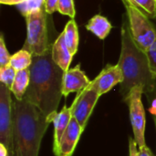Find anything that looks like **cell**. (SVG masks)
<instances>
[{
  "mask_svg": "<svg viewBox=\"0 0 156 156\" xmlns=\"http://www.w3.org/2000/svg\"><path fill=\"white\" fill-rule=\"evenodd\" d=\"M30 82L25 98L40 110L51 123L58 113L62 94L64 72L52 59L51 51L33 57L29 68Z\"/></svg>",
  "mask_w": 156,
  "mask_h": 156,
  "instance_id": "obj_1",
  "label": "cell"
},
{
  "mask_svg": "<svg viewBox=\"0 0 156 156\" xmlns=\"http://www.w3.org/2000/svg\"><path fill=\"white\" fill-rule=\"evenodd\" d=\"M50 122L47 116L25 97L13 101L15 156H38L42 138Z\"/></svg>",
  "mask_w": 156,
  "mask_h": 156,
  "instance_id": "obj_2",
  "label": "cell"
},
{
  "mask_svg": "<svg viewBox=\"0 0 156 156\" xmlns=\"http://www.w3.org/2000/svg\"><path fill=\"white\" fill-rule=\"evenodd\" d=\"M118 65L123 75V81L120 84V92L123 99L137 86L144 89L145 95L154 90L156 76L151 71L146 52L135 44L127 22L122 27V48Z\"/></svg>",
  "mask_w": 156,
  "mask_h": 156,
  "instance_id": "obj_3",
  "label": "cell"
},
{
  "mask_svg": "<svg viewBox=\"0 0 156 156\" xmlns=\"http://www.w3.org/2000/svg\"><path fill=\"white\" fill-rule=\"evenodd\" d=\"M47 12L44 7L31 11L26 17L27 38L23 48L33 57L44 56L51 51L48 41Z\"/></svg>",
  "mask_w": 156,
  "mask_h": 156,
  "instance_id": "obj_4",
  "label": "cell"
},
{
  "mask_svg": "<svg viewBox=\"0 0 156 156\" xmlns=\"http://www.w3.org/2000/svg\"><path fill=\"white\" fill-rule=\"evenodd\" d=\"M127 12L132 37L135 44L144 52L156 39V29L150 17L130 0H122Z\"/></svg>",
  "mask_w": 156,
  "mask_h": 156,
  "instance_id": "obj_5",
  "label": "cell"
},
{
  "mask_svg": "<svg viewBox=\"0 0 156 156\" xmlns=\"http://www.w3.org/2000/svg\"><path fill=\"white\" fill-rule=\"evenodd\" d=\"M144 94V89L142 87H134L130 93L123 99L129 107L130 120L133 131L134 140L138 145V148H142L146 145L145 143V111L142 101V95Z\"/></svg>",
  "mask_w": 156,
  "mask_h": 156,
  "instance_id": "obj_6",
  "label": "cell"
},
{
  "mask_svg": "<svg viewBox=\"0 0 156 156\" xmlns=\"http://www.w3.org/2000/svg\"><path fill=\"white\" fill-rule=\"evenodd\" d=\"M11 90L1 83L0 85V143L15 156L13 135V101Z\"/></svg>",
  "mask_w": 156,
  "mask_h": 156,
  "instance_id": "obj_7",
  "label": "cell"
},
{
  "mask_svg": "<svg viewBox=\"0 0 156 156\" xmlns=\"http://www.w3.org/2000/svg\"><path fill=\"white\" fill-rule=\"evenodd\" d=\"M100 97L101 95L95 90L87 87L77 93L69 107L72 117L77 120L83 129H85Z\"/></svg>",
  "mask_w": 156,
  "mask_h": 156,
  "instance_id": "obj_8",
  "label": "cell"
},
{
  "mask_svg": "<svg viewBox=\"0 0 156 156\" xmlns=\"http://www.w3.org/2000/svg\"><path fill=\"white\" fill-rule=\"evenodd\" d=\"M123 81L122 71L118 64H108L100 74L91 80L89 88L95 90L101 96L109 92L114 86L121 84Z\"/></svg>",
  "mask_w": 156,
  "mask_h": 156,
  "instance_id": "obj_9",
  "label": "cell"
},
{
  "mask_svg": "<svg viewBox=\"0 0 156 156\" xmlns=\"http://www.w3.org/2000/svg\"><path fill=\"white\" fill-rule=\"evenodd\" d=\"M91 80H89L85 72L80 69V64L64 72L62 80V94L67 98L72 92H80L85 90Z\"/></svg>",
  "mask_w": 156,
  "mask_h": 156,
  "instance_id": "obj_10",
  "label": "cell"
},
{
  "mask_svg": "<svg viewBox=\"0 0 156 156\" xmlns=\"http://www.w3.org/2000/svg\"><path fill=\"white\" fill-rule=\"evenodd\" d=\"M83 128L77 122L75 118H71L70 122L64 132L61 140L59 142L58 147L54 152L56 156H71L73 154L76 146L80 141Z\"/></svg>",
  "mask_w": 156,
  "mask_h": 156,
  "instance_id": "obj_11",
  "label": "cell"
},
{
  "mask_svg": "<svg viewBox=\"0 0 156 156\" xmlns=\"http://www.w3.org/2000/svg\"><path fill=\"white\" fill-rule=\"evenodd\" d=\"M51 57L53 61L63 70L69 69V65L72 61L73 55L69 51L64 40V35L61 33L51 48Z\"/></svg>",
  "mask_w": 156,
  "mask_h": 156,
  "instance_id": "obj_12",
  "label": "cell"
},
{
  "mask_svg": "<svg viewBox=\"0 0 156 156\" xmlns=\"http://www.w3.org/2000/svg\"><path fill=\"white\" fill-rule=\"evenodd\" d=\"M72 118L71 112L69 107H67L66 105L61 109L59 112L56 114V116L53 119V124H54V144H53V152H56V150L58 147L59 142L61 140V137L68 128L70 120Z\"/></svg>",
  "mask_w": 156,
  "mask_h": 156,
  "instance_id": "obj_13",
  "label": "cell"
},
{
  "mask_svg": "<svg viewBox=\"0 0 156 156\" xmlns=\"http://www.w3.org/2000/svg\"><path fill=\"white\" fill-rule=\"evenodd\" d=\"M87 30L93 33L100 39H104L110 34L112 26L107 17L101 15H95L86 25Z\"/></svg>",
  "mask_w": 156,
  "mask_h": 156,
  "instance_id": "obj_14",
  "label": "cell"
},
{
  "mask_svg": "<svg viewBox=\"0 0 156 156\" xmlns=\"http://www.w3.org/2000/svg\"><path fill=\"white\" fill-rule=\"evenodd\" d=\"M30 82V71L29 69L19 70L16 72L15 80L11 87V92L14 94L15 99L17 101H21L24 99L27 90L28 89Z\"/></svg>",
  "mask_w": 156,
  "mask_h": 156,
  "instance_id": "obj_15",
  "label": "cell"
},
{
  "mask_svg": "<svg viewBox=\"0 0 156 156\" xmlns=\"http://www.w3.org/2000/svg\"><path fill=\"white\" fill-rule=\"evenodd\" d=\"M62 33L64 35L66 45L68 46L71 54L74 56L77 53L79 48V29L74 19L69 20L66 24Z\"/></svg>",
  "mask_w": 156,
  "mask_h": 156,
  "instance_id": "obj_16",
  "label": "cell"
},
{
  "mask_svg": "<svg viewBox=\"0 0 156 156\" xmlns=\"http://www.w3.org/2000/svg\"><path fill=\"white\" fill-rule=\"evenodd\" d=\"M33 60V56L27 50L22 48L11 56L9 65L12 66L16 71L27 69L30 68Z\"/></svg>",
  "mask_w": 156,
  "mask_h": 156,
  "instance_id": "obj_17",
  "label": "cell"
},
{
  "mask_svg": "<svg viewBox=\"0 0 156 156\" xmlns=\"http://www.w3.org/2000/svg\"><path fill=\"white\" fill-rule=\"evenodd\" d=\"M16 70L10 65L0 68V81L8 89H11L13 82L15 80Z\"/></svg>",
  "mask_w": 156,
  "mask_h": 156,
  "instance_id": "obj_18",
  "label": "cell"
},
{
  "mask_svg": "<svg viewBox=\"0 0 156 156\" xmlns=\"http://www.w3.org/2000/svg\"><path fill=\"white\" fill-rule=\"evenodd\" d=\"M149 17H156V0H130Z\"/></svg>",
  "mask_w": 156,
  "mask_h": 156,
  "instance_id": "obj_19",
  "label": "cell"
},
{
  "mask_svg": "<svg viewBox=\"0 0 156 156\" xmlns=\"http://www.w3.org/2000/svg\"><path fill=\"white\" fill-rule=\"evenodd\" d=\"M57 11L59 12L61 15L68 16L74 19V16L76 15L74 0H59Z\"/></svg>",
  "mask_w": 156,
  "mask_h": 156,
  "instance_id": "obj_20",
  "label": "cell"
},
{
  "mask_svg": "<svg viewBox=\"0 0 156 156\" xmlns=\"http://www.w3.org/2000/svg\"><path fill=\"white\" fill-rule=\"evenodd\" d=\"M11 58V55L9 54L7 48L5 43L4 35L1 34L0 36V68L9 65Z\"/></svg>",
  "mask_w": 156,
  "mask_h": 156,
  "instance_id": "obj_21",
  "label": "cell"
},
{
  "mask_svg": "<svg viewBox=\"0 0 156 156\" xmlns=\"http://www.w3.org/2000/svg\"><path fill=\"white\" fill-rule=\"evenodd\" d=\"M151 71L156 76V39L146 51Z\"/></svg>",
  "mask_w": 156,
  "mask_h": 156,
  "instance_id": "obj_22",
  "label": "cell"
},
{
  "mask_svg": "<svg viewBox=\"0 0 156 156\" xmlns=\"http://www.w3.org/2000/svg\"><path fill=\"white\" fill-rule=\"evenodd\" d=\"M146 96H147L148 101L150 102V112L153 115V119H154V122L156 130V87L152 93L147 94Z\"/></svg>",
  "mask_w": 156,
  "mask_h": 156,
  "instance_id": "obj_23",
  "label": "cell"
},
{
  "mask_svg": "<svg viewBox=\"0 0 156 156\" xmlns=\"http://www.w3.org/2000/svg\"><path fill=\"white\" fill-rule=\"evenodd\" d=\"M59 0H44V8L47 14L51 15L58 9V4Z\"/></svg>",
  "mask_w": 156,
  "mask_h": 156,
  "instance_id": "obj_24",
  "label": "cell"
},
{
  "mask_svg": "<svg viewBox=\"0 0 156 156\" xmlns=\"http://www.w3.org/2000/svg\"><path fill=\"white\" fill-rule=\"evenodd\" d=\"M129 156H139L138 145L134 139H129Z\"/></svg>",
  "mask_w": 156,
  "mask_h": 156,
  "instance_id": "obj_25",
  "label": "cell"
},
{
  "mask_svg": "<svg viewBox=\"0 0 156 156\" xmlns=\"http://www.w3.org/2000/svg\"><path fill=\"white\" fill-rule=\"evenodd\" d=\"M28 1H31V0H0V3L3 5H19Z\"/></svg>",
  "mask_w": 156,
  "mask_h": 156,
  "instance_id": "obj_26",
  "label": "cell"
},
{
  "mask_svg": "<svg viewBox=\"0 0 156 156\" xmlns=\"http://www.w3.org/2000/svg\"><path fill=\"white\" fill-rule=\"evenodd\" d=\"M139 156H154V154L149 147L145 145L142 148H139Z\"/></svg>",
  "mask_w": 156,
  "mask_h": 156,
  "instance_id": "obj_27",
  "label": "cell"
}]
</instances>
